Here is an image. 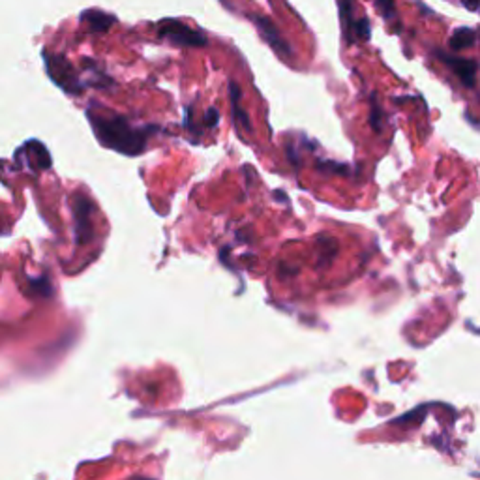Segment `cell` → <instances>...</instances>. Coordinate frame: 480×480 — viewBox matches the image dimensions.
<instances>
[{"label":"cell","mask_w":480,"mask_h":480,"mask_svg":"<svg viewBox=\"0 0 480 480\" xmlns=\"http://www.w3.org/2000/svg\"><path fill=\"white\" fill-rule=\"evenodd\" d=\"M87 119L100 145L124 156L143 154L149 149V139L158 132V126H135L122 113L96 102L87 107Z\"/></svg>","instance_id":"1"},{"label":"cell","mask_w":480,"mask_h":480,"mask_svg":"<svg viewBox=\"0 0 480 480\" xmlns=\"http://www.w3.org/2000/svg\"><path fill=\"white\" fill-rule=\"evenodd\" d=\"M42 58L46 64V73L58 88H63L70 96H81L85 92L87 85L85 81H81L73 64L64 55H57L49 49H43Z\"/></svg>","instance_id":"2"},{"label":"cell","mask_w":480,"mask_h":480,"mask_svg":"<svg viewBox=\"0 0 480 480\" xmlns=\"http://www.w3.org/2000/svg\"><path fill=\"white\" fill-rule=\"evenodd\" d=\"M158 36L161 40L175 43L181 47H203L207 46V36L203 32L191 28L186 23L178 21V19H161L156 26Z\"/></svg>","instance_id":"3"},{"label":"cell","mask_w":480,"mask_h":480,"mask_svg":"<svg viewBox=\"0 0 480 480\" xmlns=\"http://www.w3.org/2000/svg\"><path fill=\"white\" fill-rule=\"evenodd\" d=\"M435 57L449 68L450 72L454 73L456 78L462 81V85L467 88H473L476 85V72H479V64L473 58H464L458 55H450V53H443L441 49H435Z\"/></svg>","instance_id":"4"},{"label":"cell","mask_w":480,"mask_h":480,"mask_svg":"<svg viewBox=\"0 0 480 480\" xmlns=\"http://www.w3.org/2000/svg\"><path fill=\"white\" fill-rule=\"evenodd\" d=\"M92 201L85 197L83 193H78L73 199V216H75V242L78 246H83L88 240H92Z\"/></svg>","instance_id":"5"},{"label":"cell","mask_w":480,"mask_h":480,"mask_svg":"<svg viewBox=\"0 0 480 480\" xmlns=\"http://www.w3.org/2000/svg\"><path fill=\"white\" fill-rule=\"evenodd\" d=\"M250 19L253 21V25H255V28L259 31L261 38L272 47L274 51L278 53V55H282V57H289L291 46L282 38L279 31L274 26V23L270 21V19H267V17L263 16H250Z\"/></svg>","instance_id":"6"},{"label":"cell","mask_w":480,"mask_h":480,"mask_svg":"<svg viewBox=\"0 0 480 480\" xmlns=\"http://www.w3.org/2000/svg\"><path fill=\"white\" fill-rule=\"evenodd\" d=\"M81 21L88 26V31L92 34H102L117 23V17L104 10H87L81 14Z\"/></svg>","instance_id":"7"},{"label":"cell","mask_w":480,"mask_h":480,"mask_svg":"<svg viewBox=\"0 0 480 480\" xmlns=\"http://www.w3.org/2000/svg\"><path fill=\"white\" fill-rule=\"evenodd\" d=\"M21 149L25 152H28V164H26V167H31V161H36V169L40 171L51 167V154H49V150L40 141H26Z\"/></svg>","instance_id":"8"},{"label":"cell","mask_w":480,"mask_h":480,"mask_svg":"<svg viewBox=\"0 0 480 480\" xmlns=\"http://www.w3.org/2000/svg\"><path fill=\"white\" fill-rule=\"evenodd\" d=\"M229 94H231V107H233V117H235V122L242 126L244 129H252V122H250V117L246 113V109L240 105V98H242V92L235 81L229 83Z\"/></svg>","instance_id":"9"},{"label":"cell","mask_w":480,"mask_h":480,"mask_svg":"<svg viewBox=\"0 0 480 480\" xmlns=\"http://www.w3.org/2000/svg\"><path fill=\"white\" fill-rule=\"evenodd\" d=\"M476 42V31L469 28V26H459L456 28L452 38H450V49L452 51H464L469 49L471 46H475Z\"/></svg>","instance_id":"10"},{"label":"cell","mask_w":480,"mask_h":480,"mask_svg":"<svg viewBox=\"0 0 480 480\" xmlns=\"http://www.w3.org/2000/svg\"><path fill=\"white\" fill-rule=\"evenodd\" d=\"M315 169L319 173H329V175H347L349 173V166L346 164H338V161H317Z\"/></svg>","instance_id":"11"},{"label":"cell","mask_w":480,"mask_h":480,"mask_svg":"<svg viewBox=\"0 0 480 480\" xmlns=\"http://www.w3.org/2000/svg\"><path fill=\"white\" fill-rule=\"evenodd\" d=\"M381 119H383V107L377 102V94L373 92L372 98H370V126H372L375 132H381Z\"/></svg>","instance_id":"12"},{"label":"cell","mask_w":480,"mask_h":480,"mask_svg":"<svg viewBox=\"0 0 480 480\" xmlns=\"http://www.w3.org/2000/svg\"><path fill=\"white\" fill-rule=\"evenodd\" d=\"M375 6L383 19L388 23H394L398 19V11L394 8V0H375Z\"/></svg>","instance_id":"13"},{"label":"cell","mask_w":480,"mask_h":480,"mask_svg":"<svg viewBox=\"0 0 480 480\" xmlns=\"http://www.w3.org/2000/svg\"><path fill=\"white\" fill-rule=\"evenodd\" d=\"M353 32H355V36L361 38V40H370V36H372L370 19H368V17H361L358 21L353 23Z\"/></svg>","instance_id":"14"},{"label":"cell","mask_w":480,"mask_h":480,"mask_svg":"<svg viewBox=\"0 0 480 480\" xmlns=\"http://www.w3.org/2000/svg\"><path fill=\"white\" fill-rule=\"evenodd\" d=\"M218 122H220V114H218V111L214 107H210L205 113V126L207 128H216Z\"/></svg>","instance_id":"15"},{"label":"cell","mask_w":480,"mask_h":480,"mask_svg":"<svg viewBox=\"0 0 480 480\" xmlns=\"http://www.w3.org/2000/svg\"><path fill=\"white\" fill-rule=\"evenodd\" d=\"M287 156H289V161L293 164L294 167H300V160H299V154H297V150H294V145L287 146Z\"/></svg>","instance_id":"16"},{"label":"cell","mask_w":480,"mask_h":480,"mask_svg":"<svg viewBox=\"0 0 480 480\" xmlns=\"http://www.w3.org/2000/svg\"><path fill=\"white\" fill-rule=\"evenodd\" d=\"M274 197H276V199H279V201L289 203V199H287V196H285L284 191H276V193H274Z\"/></svg>","instance_id":"17"}]
</instances>
